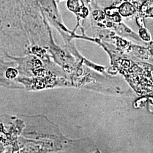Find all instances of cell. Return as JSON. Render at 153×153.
Masks as SVG:
<instances>
[{
	"label": "cell",
	"mask_w": 153,
	"mask_h": 153,
	"mask_svg": "<svg viewBox=\"0 0 153 153\" xmlns=\"http://www.w3.org/2000/svg\"><path fill=\"white\" fill-rule=\"evenodd\" d=\"M20 0H0V47L11 48L24 38Z\"/></svg>",
	"instance_id": "6da1fadb"
},
{
	"label": "cell",
	"mask_w": 153,
	"mask_h": 153,
	"mask_svg": "<svg viewBox=\"0 0 153 153\" xmlns=\"http://www.w3.org/2000/svg\"><path fill=\"white\" fill-rule=\"evenodd\" d=\"M76 14L81 16H82V17H85L88 16V11L86 7H85L84 6H81V7L79 10V11H78Z\"/></svg>",
	"instance_id": "ba28073f"
},
{
	"label": "cell",
	"mask_w": 153,
	"mask_h": 153,
	"mask_svg": "<svg viewBox=\"0 0 153 153\" xmlns=\"http://www.w3.org/2000/svg\"><path fill=\"white\" fill-rule=\"evenodd\" d=\"M59 1H63V0H59Z\"/></svg>",
	"instance_id": "8fae6325"
},
{
	"label": "cell",
	"mask_w": 153,
	"mask_h": 153,
	"mask_svg": "<svg viewBox=\"0 0 153 153\" xmlns=\"http://www.w3.org/2000/svg\"><path fill=\"white\" fill-rule=\"evenodd\" d=\"M66 5L69 10L76 13L79 11L81 7L79 0H68Z\"/></svg>",
	"instance_id": "277c9868"
},
{
	"label": "cell",
	"mask_w": 153,
	"mask_h": 153,
	"mask_svg": "<svg viewBox=\"0 0 153 153\" xmlns=\"http://www.w3.org/2000/svg\"><path fill=\"white\" fill-rule=\"evenodd\" d=\"M93 16L96 20L100 21L104 19L105 14L104 12L102 10H95L93 12Z\"/></svg>",
	"instance_id": "52a82bcc"
},
{
	"label": "cell",
	"mask_w": 153,
	"mask_h": 153,
	"mask_svg": "<svg viewBox=\"0 0 153 153\" xmlns=\"http://www.w3.org/2000/svg\"><path fill=\"white\" fill-rule=\"evenodd\" d=\"M140 35L141 38L146 41H149L151 40V35L149 32L145 28H141L140 30Z\"/></svg>",
	"instance_id": "5b68a950"
},
{
	"label": "cell",
	"mask_w": 153,
	"mask_h": 153,
	"mask_svg": "<svg viewBox=\"0 0 153 153\" xmlns=\"http://www.w3.org/2000/svg\"><path fill=\"white\" fill-rule=\"evenodd\" d=\"M119 10L121 15L124 16H131L134 12L133 6L128 2H125L121 4L119 7Z\"/></svg>",
	"instance_id": "3957f363"
},
{
	"label": "cell",
	"mask_w": 153,
	"mask_h": 153,
	"mask_svg": "<svg viewBox=\"0 0 153 153\" xmlns=\"http://www.w3.org/2000/svg\"><path fill=\"white\" fill-rule=\"evenodd\" d=\"M3 152H4V149H2V147H1V146H0V153H2Z\"/></svg>",
	"instance_id": "30bf717a"
},
{
	"label": "cell",
	"mask_w": 153,
	"mask_h": 153,
	"mask_svg": "<svg viewBox=\"0 0 153 153\" xmlns=\"http://www.w3.org/2000/svg\"><path fill=\"white\" fill-rule=\"evenodd\" d=\"M105 13L107 15L109 16H116L117 15H119V8H111V9H107L105 11Z\"/></svg>",
	"instance_id": "8992f818"
},
{
	"label": "cell",
	"mask_w": 153,
	"mask_h": 153,
	"mask_svg": "<svg viewBox=\"0 0 153 153\" xmlns=\"http://www.w3.org/2000/svg\"><path fill=\"white\" fill-rule=\"evenodd\" d=\"M20 1L22 23L30 45L43 47V24L38 2L36 0Z\"/></svg>",
	"instance_id": "7a4b0ae2"
},
{
	"label": "cell",
	"mask_w": 153,
	"mask_h": 153,
	"mask_svg": "<svg viewBox=\"0 0 153 153\" xmlns=\"http://www.w3.org/2000/svg\"><path fill=\"white\" fill-rule=\"evenodd\" d=\"M131 65V62L130 61L123 60L122 62V66L125 68H128Z\"/></svg>",
	"instance_id": "9c48e42d"
}]
</instances>
